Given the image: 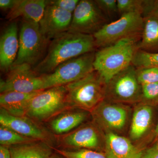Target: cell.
Returning <instances> with one entry per match:
<instances>
[{"mask_svg": "<svg viewBox=\"0 0 158 158\" xmlns=\"http://www.w3.org/2000/svg\"><path fill=\"white\" fill-rule=\"evenodd\" d=\"M137 79L140 85L158 82V68L136 69Z\"/></svg>", "mask_w": 158, "mask_h": 158, "instance_id": "83f0119b", "label": "cell"}, {"mask_svg": "<svg viewBox=\"0 0 158 158\" xmlns=\"http://www.w3.org/2000/svg\"><path fill=\"white\" fill-rule=\"evenodd\" d=\"M97 4L108 19L118 14L116 0H95Z\"/></svg>", "mask_w": 158, "mask_h": 158, "instance_id": "f1b7e54d", "label": "cell"}, {"mask_svg": "<svg viewBox=\"0 0 158 158\" xmlns=\"http://www.w3.org/2000/svg\"><path fill=\"white\" fill-rule=\"evenodd\" d=\"M44 90L41 76L37 74L31 65L24 64L12 65L5 80L0 82L1 93L9 91L32 93Z\"/></svg>", "mask_w": 158, "mask_h": 158, "instance_id": "8fae6325", "label": "cell"}, {"mask_svg": "<svg viewBox=\"0 0 158 158\" xmlns=\"http://www.w3.org/2000/svg\"><path fill=\"white\" fill-rule=\"evenodd\" d=\"M95 52L84 54L69 60L57 66L52 72L42 75L44 90L65 86L86 76L94 70Z\"/></svg>", "mask_w": 158, "mask_h": 158, "instance_id": "52a82bcc", "label": "cell"}, {"mask_svg": "<svg viewBox=\"0 0 158 158\" xmlns=\"http://www.w3.org/2000/svg\"><path fill=\"white\" fill-rule=\"evenodd\" d=\"M142 158H158V141L142 152Z\"/></svg>", "mask_w": 158, "mask_h": 158, "instance_id": "1f68e13d", "label": "cell"}, {"mask_svg": "<svg viewBox=\"0 0 158 158\" xmlns=\"http://www.w3.org/2000/svg\"><path fill=\"white\" fill-rule=\"evenodd\" d=\"M0 124L10 128L23 135L49 144L52 140L51 132L39 123L27 117L12 116L0 109Z\"/></svg>", "mask_w": 158, "mask_h": 158, "instance_id": "4fadbf2b", "label": "cell"}, {"mask_svg": "<svg viewBox=\"0 0 158 158\" xmlns=\"http://www.w3.org/2000/svg\"><path fill=\"white\" fill-rule=\"evenodd\" d=\"M155 136L156 138L158 139V119L157 122L156 124V127L155 130Z\"/></svg>", "mask_w": 158, "mask_h": 158, "instance_id": "d590c367", "label": "cell"}, {"mask_svg": "<svg viewBox=\"0 0 158 158\" xmlns=\"http://www.w3.org/2000/svg\"><path fill=\"white\" fill-rule=\"evenodd\" d=\"M141 86L138 81L136 68L131 64L106 84L105 99L124 104L141 102Z\"/></svg>", "mask_w": 158, "mask_h": 158, "instance_id": "ba28073f", "label": "cell"}, {"mask_svg": "<svg viewBox=\"0 0 158 158\" xmlns=\"http://www.w3.org/2000/svg\"><path fill=\"white\" fill-rule=\"evenodd\" d=\"M46 5L45 0H18L14 8L6 15V19L11 21L21 18L23 20L39 23Z\"/></svg>", "mask_w": 158, "mask_h": 158, "instance_id": "d6986e66", "label": "cell"}, {"mask_svg": "<svg viewBox=\"0 0 158 158\" xmlns=\"http://www.w3.org/2000/svg\"><path fill=\"white\" fill-rule=\"evenodd\" d=\"M139 40L124 39L95 52L94 68L106 84L132 64Z\"/></svg>", "mask_w": 158, "mask_h": 158, "instance_id": "7a4b0ae2", "label": "cell"}, {"mask_svg": "<svg viewBox=\"0 0 158 158\" xmlns=\"http://www.w3.org/2000/svg\"><path fill=\"white\" fill-rule=\"evenodd\" d=\"M137 49L158 52V16L148 15L143 17V27Z\"/></svg>", "mask_w": 158, "mask_h": 158, "instance_id": "44dd1931", "label": "cell"}, {"mask_svg": "<svg viewBox=\"0 0 158 158\" xmlns=\"http://www.w3.org/2000/svg\"><path fill=\"white\" fill-rule=\"evenodd\" d=\"M144 0H117L118 14L123 15L133 12L143 14Z\"/></svg>", "mask_w": 158, "mask_h": 158, "instance_id": "4316f807", "label": "cell"}, {"mask_svg": "<svg viewBox=\"0 0 158 158\" xmlns=\"http://www.w3.org/2000/svg\"><path fill=\"white\" fill-rule=\"evenodd\" d=\"M80 1L79 0H50L46 1V4L56 6L73 14Z\"/></svg>", "mask_w": 158, "mask_h": 158, "instance_id": "f546056e", "label": "cell"}, {"mask_svg": "<svg viewBox=\"0 0 158 158\" xmlns=\"http://www.w3.org/2000/svg\"><path fill=\"white\" fill-rule=\"evenodd\" d=\"M73 13L56 6L47 5L40 28L44 36L50 40L69 30Z\"/></svg>", "mask_w": 158, "mask_h": 158, "instance_id": "5bb4252c", "label": "cell"}, {"mask_svg": "<svg viewBox=\"0 0 158 158\" xmlns=\"http://www.w3.org/2000/svg\"><path fill=\"white\" fill-rule=\"evenodd\" d=\"M0 158H11L9 147L0 146Z\"/></svg>", "mask_w": 158, "mask_h": 158, "instance_id": "836d02e7", "label": "cell"}, {"mask_svg": "<svg viewBox=\"0 0 158 158\" xmlns=\"http://www.w3.org/2000/svg\"><path fill=\"white\" fill-rule=\"evenodd\" d=\"M52 40L45 56L33 68L39 75L50 73L63 62L97 48L93 35L67 31Z\"/></svg>", "mask_w": 158, "mask_h": 158, "instance_id": "6da1fadb", "label": "cell"}, {"mask_svg": "<svg viewBox=\"0 0 158 158\" xmlns=\"http://www.w3.org/2000/svg\"><path fill=\"white\" fill-rule=\"evenodd\" d=\"M155 107L139 103L134 110L131 118L129 130L131 140L139 141L152 131L155 133Z\"/></svg>", "mask_w": 158, "mask_h": 158, "instance_id": "9a60e30c", "label": "cell"}, {"mask_svg": "<svg viewBox=\"0 0 158 158\" xmlns=\"http://www.w3.org/2000/svg\"><path fill=\"white\" fill-rule=\"evenodd\" d=\"M11 158H47L53 153L50 144L41 141L9 147Z\"/></svg>", "mask_w": 158, "mask_h": 158, "instance_id": "7402d4cb", "label": "cell"}, {"mask_svg": "<svg viewBox=\"0 0 158 158\" xmlns=\"http://www.w3.org/2000/svg\"><path fill=\"white\" fill-rule=\"evenodd\" d=\"M18 2V0H1L0 8L3 11L9 12L14 8Z\"/></svg>", "mask_w": 158, "mask_h": 158, "instance_id": "d6a6232c", "label": "cell"}, {"mask_svg": "<svg viewBox=\"0 0 158 158\" xmlns=\"http://www.w3.org/2000/svg\"><path fill=\"white\" fill-rule=\"evenodd\" d=\"M148 15L158 16V0H144L143 17Z\"/></svg>", "mask_w": 158, "mask_h": 158, "instance_id": "4dcf8cb0", "label": "cell"}, {"mask_svg": "<svg viewBox=\"0 0 158 158\" xmlns=\"http://www.w3.org/2000/svg\"><path fill=\"white\" fill-rule=\"evenodd\" d=\"M94 123L79 127L70 132L59 136V142L63 149H86L102 152L105 148V135Z\"/></svg>", "mask_w": 158, "mask_h": 158, "instance_id": "7c38bea8", "label": "cell"}, {"mask_svg": "<svg viewBox=\"0 0 158 158\" xmlns=\"http://www.w3.org/2000/svg\"><path fill=\"white\" fill-rule=\"evenodd\" d=\"M104 152L108 158H142V152L123 136L105 133Z\"/></svg>", "mask_w": 158, "mask_h": 158, "instance_id": "ac0fdd59", "label": "cell"}, {"mask_svg": "<svg viewBox=\"0 0 158 158\" xmlns=\"http://www.w3.org/2000/svg\"><path fill=\"white\" fill-rule=\"evenodd\" d=\"M143 27V17L139 12L123 15L108 23L93 36L97 48H102L124 39L140 40Z\"/></svg>", "mask_w": 158, "mask_h": 158, "instance_id": "277c9868", "label": "cell"}, {"mask_svg": "<svg viewBox=\"0 0 158 158\" xmlns=\"http://www.w3.org/2000/svg\"><path fill=\"white\" fill-rule=\"evenodd\" d=\"M141 102L153 107L158 106V82L141 85Z\"/></svg>", "mask_w": 158, "mask_h": 158, "instance_id": "484cf974", "label": "cell"}, {"mask_svg": "<svg viewBox=\"0 0 158 158\" xmlns=\"http://www.w3.org/2000/svg\"><path fill=\"white\" fill-rule=\"evenodd\" d=\"M40 91L32 93L9 91L1 93L0 106L12 116H25L29 103Z\"/></svg>", "mask_w": 158, "mask_h": 158, "instance_id": "ffe728a7", "label": "cell"}, {"mask_svg": "<svg viewBox=\"0 0 158 158\" xmlns=\"http://www.w3.org/2000/svg\"><path fill=\"white\" fill-rule=\"evenodd\" d=\"M38 141L21 135L2 125L0 124V144L1 146L9 147L13 145Z\"/></svg>", "mask_w": 158, "mask_h": 158, "instance_id": "603a6c76", "label": "cell"}, {"mask_svg": "<svg viewBox=\"0 0 158 158\" xmlns=\"http://www.w3.org/2000/svg\"><path fill=\"white\" fill-rule=\"evenodd\" d=\"M90 112L71 108L65 110L48 121V128L54 135L61 136L79 127L87 120Z\"/></svg>", "mask_w": 158, "mask_h": 158, "instance_id": "2e32d148", "label": "cell"}, {"mask_svg": "<svg viewBox=\"0 0 158 158\" xmlns=\"http://www.w3.org/2000/svg\"><path fill=\"white\" fill-rule=\"evenodd\" d=\"M50 40L44 36L38 23L23 20L19 34V49L13 65H37L45 56Z\"/></svg>", "mask_w": 158, "mask_h": 158, "instance_id": "5b68a950", "label": "cell"}, {"mask_svg": "<svg viewBox=\"0 0 158 158\" xmlns=\"http://www.w3.org/2000/svg\"><path fill=\"white\" fill-rule=\"evenodd\" d=\"M93 122L103 132L120 135L127 127L131 111L128 105L104 99L90 112Z\"/></svg>", "mask_w": 158, "mask_h": 158, "instance_id": "9c48e42d", "label": "cell"}, {"mask_svg": "<svg viewBox=\"0 0 158 158\" xmlns=\"http://www.w3.org/2000/svg\"><path fill=\"white\" fill-rule=\"evenodd\" d=\"M47 158H65L64 157L62 156L61 155L56 152L53 153L50 156L48 157Z\"/></svg>", "mask_w": 158, "mask_h": 158, "instance_id": "e575fe53", "label": "cell"}, {"mask_svg": "<svg viewBox=\"0 0 158 158\" xmlns=\"http://www.w3.org/2000/svg\"><path fill=\"white\" fill-rule=\"evenodd\" d=\"M19 37L18 27L15 21L7 26L0 39V66L2 70L9 71L18 53Z\"/></svg>", "mask_w": 158, "mask_h": 158, "instance_id": "e0dca14e", "label": "cell"}, {"mask_svg": "<svg viewBox=\"0 0 158 158\" xmlns=\"http://www.w3.org/2000/svg\"><path fill=\"white\" fill-rule=\"evenodd\" d=\"M66 101L69 108L90 112L105 99L106 84L95 70L65 85Z\"/></svg>", "mask_w": 158, "mask_h": 158, "instance_id": "3957f363", "label": "cell"}, {"mask_svg": "<svg viewBox=\"0 0 158 158\" xmlns=\"http://www.w3.org/2000/svg\"><path fill=\"white\" fill-rule=\"evenodd\" d=\"M65 86L41 90L29 103L26 116L38 123L48 121L59 113L69 109L66 101Z\"/></svg>", "mask_w": 158, "mask_h": 158, "instance_id": "8992f818", "label": "cell"}, {"mask_svg": "<svg viewBox=\"0 0 158 158\" xmlns=\"http://www.w3.org/2000/svg\"><path fill=\"white\" fill-rule=\"evenodd\" d=\"M108 23L95 1L81 0L73 14L68 31L93 35Z\"/></svg>", "mask_w": 158, "mask_h": 158, "instance_id": "30bf717a", "label": "cell"}, {"mask_svg": "<svg viewBox=\"0 0 158 158\" xmlns=\"http://www.w3.org/2000/svg\"><path fill=\"white\" fill-rule=\"evenodd\" d=\"M132 64L136 69L158 68V52H148L137 50L134 55Z\"/></svg>", "mask_w": 158, "mask_h": 158, "instance_id": "cb8c5ba5", "label": "cell"}, {"mask_svg": "<svg viewBox=\"0 0 158 158\" xmlns=\"http://www.w3.org/2000/svg\"><path fill=\"white\" fill-rule=\"evenodd\" d=\"M65 158H108L104 152L86 149H67L54 148Z\"/></svg>", "mask_w": 158, "mask_h": 158, "instance_id": "d4e9b609", "label": "cell"}]
</instances>
